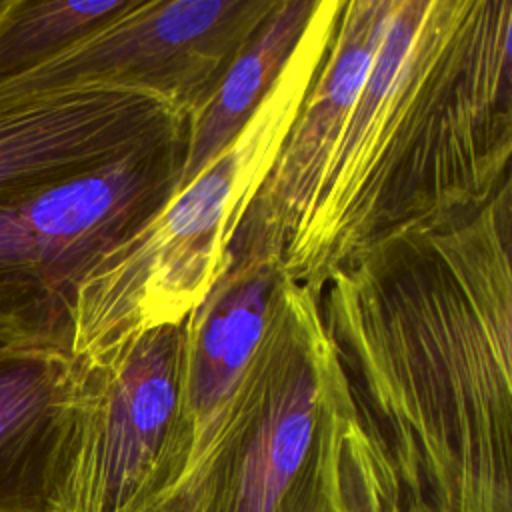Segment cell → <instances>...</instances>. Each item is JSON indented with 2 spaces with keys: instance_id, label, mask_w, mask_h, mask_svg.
Masks as SVG:
<instances>
[{
  "instance_id": "10",
  "label": "cell",
  "mask_w": 512,
  "mask_h": 512,
  "mask_svg": "<svg viewBox=\"0 0 512 512\" xmlns=\"http://www.w3.org/2000/svg\"><path fill=\"white\" fill-rule=\"evenodd\" d=\"M316 6L318 2L306 0L274 2L256 32L246 38L220 82L192 116L176 192L208 168L246 126L282 74Z\"/></svg>"
},
{
  "instance_id": "4",
  "label": "cell",
  "mask_w": 512,
  "mask_h": 512,
  "mask_svg": "<svg viewBox=\"0 0 512 512\" xmlns=\"http://www.w3.org/2000/svg\"><path fill=\"white\" fill-rule=\"evenodd\" d=\"M182 138L0 204V322L68 350L84 276L174 192Z\"/></svg>"
},
{
  "instance_id": "11",
  "label": "cell",
  "mask_w": 512,
  "mask_h": 512,
  "mask_svg": "<svg viewBox=\"0 0 512 512\" xmlns=\"http://www.w3.org/2000/svg\"><path fill=\"white\" fill-rule=\"evenodd\" d=\"M134 0H2L0 82L14 78L86 32L126 10Z\"/></svg>"
},
{
  "instance_id": "6",
  "label": "cell",
  "mask_w": 512,
  "mask_h": 512,
  "mask_svg": "<svg viewBox=\"0 0 512 512\" xmlns=\"http://www.w3.org/2000/svg\"><path fill=\"white\" fill-rule=\"evenodd\" d=\"M274 2L134 0L34 68L0 82V104L76 86L110 84L178 96L198 108L214 74Z\"/></svg>"
},
{
  "instance_id": "12",
  "label": "cell",
  "mask_w": 512,
  "mask_h": 512,
  "mask_svg": "<svg viewBox=\"0 0 512 512\" xmlns=\"http://www.w3.org/2000/svg\"><path fill=\"white\" fill-rule=\"evenodd\" d=\"M4 330H10V332H16V330H14V328H10V326H6V324H2V322H0V332H4ZM18 334H20V332H18Z\"/></svg>"
},
{
  "instance_id": "5",
  "label": "cell",
  "mask_w": 512,
  "mask_h": 512,
  "mask_svg": "<svg viewBox=\"0 0 512 512\" xmlns=\"http://www.w3.org/2000/svg\"><path fill=\"white\" fill-rule=\"evenodd\" d=\"M178 330L142 334L110 362L74 358L72 428L56 512H152L178 410Z\"/></svg>"
},
{
  "instance_id": "9",
  "label": "cell",
  "mask_w": 512,
  "mask_h": 512,
  "mask_svg": "<svg viewBox=\"0 0 512 512\" xmlns=\"http://www.w3.org/2000/svg\"><path fill=\"white\" fill-rule=\"evenodd\" d=\"M74 360L0 332V512H56L68 466Z\"/></svg>"
},
{
  "instance_id": "2",
  "label": "cell",
  "mask_w": 512,
  "mask_h": 512,
  "mask_svg": "<svg viewBox=\"0 0 512 512\" xmlns=\"http://www.w3.org/2000/svg\"><path fill=\"white\" fill-rule=\"evenodd\" d=\"M340 8L318 2L238 136L78 284L68 314V354L76 362L106 364L142 334L178 326L226 276L238 224L322 66Z\"/></svg>"
},
{
  "instance_id": "8",
  "label": "cell",
  "mask_w": 512,
  "mask_h": 512,
  "mask_svg": "<svg viewBox=\"0 0 512 512\" xmlns=\"http://www.w3.org/2000/svg\"><path fill=\"white\" fill-rule=\"evenodd\" d=\"M396 4L398 0L342 4L322 66L238 224L230 270L280 266L368 78Z\"/></svg>"
},
{
  "instance_id": "7",
  "label": "cell",
  "mask_w": 512,
  "mask_h": 512,
  "mask_svg": "<svg viewBox=\"0 0 512 512\" xmlns=\"http://www.w3.org/2000/svg\"><path fill=\"white\" fill-rule=\"evenodd\" d=\"M196 110L166 92L110 84L0 104V204L182 138Z\"/></svg>"
},
{
  "instance_id": "1",
  "label": "cell",
  "mask_w": 512,
  "mask_h": 512,
  "mask_svg": "<svg viewBox=\"0 0 512 512\" xmlns=\"http://www.w3.org/2000/svg\"><path fill=\"white\" fill-rule=\"evenodd\" d=\"M468 12V2L398 0L282 270L322 280L366 246L410 150L408 180L434 172V144L472 152L470 128L510 86V4L484 32Z\"/></svg>"
},
{
  "instance_id": "3",
  "label": "cell",
  "mask_w": 512,
  "mask_h": 512,
  "mask_svg": "<svg viewBox=\"0 0 512 512\" xmlns=\"http://www.w3.org/2000/svg\"><path fill=\"white\" fill-rule=\"evenodd\" d=\"M156 512H398L368 418L308 364L254 378Z\"/></svg>"
}]
</instances>
